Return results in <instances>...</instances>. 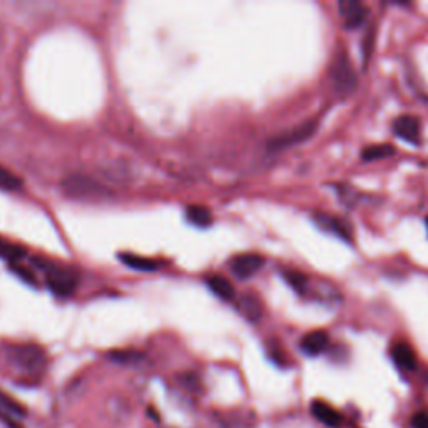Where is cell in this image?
<instances>
[{
	"label": "cell",
	"mask_w": 428,
	"mask_h": 428,
	"mask_svg": "<svg viewBox=\"0 0 428 428\" xmlns=\"http://www.w3.org/2000/svg\"><path fill=\"white\" fill-rule=\"evenodd\" d=\"M8 360L25 373L36 375L46 366V353L36 345H19L8 352Z\"/></svg>",
	"instance_id": "obj_1"
},
{
	"label": "cell",
	"mask_w": 428,
	"mask_h": 428,
	"mask_svg": "<svg viewBox=\"0 0 428 428\" xmlns=\"http://www.w3.org/2000/svg\"><path fill=\"white\" fill-rule=\"evenodd\" d=\"M331 81H333V87L336 93L342 95L352 94L358 86L356 72L353 71L350 59L347 55H340L335 60L333 67H331Z\"/></svg>",
	"instance_id": "obj_2"
},
{
	"label": "cell",
	"mask_w": 428,
	"mask_h": 428,
	"mask_svg": "<svg viewBox=\"0 0 428 428\" xmlns=\"http://www.w3.org/2000/svg\"><path fill=\"white\" fill-rule=\"evenodd\" d=\"M316 128H318L316 121L303 122V124L298 126V128L291 129L290 133H285V134H281V136L272 139V141L268 142V149L281 151V149H286V147H290V146H296V144L305 142L307 139L313 136Z\"/></svg>",
	"instance_id": "obj_3"
},
{
	"label": "cell",
	"mask_w": 428,
	"mask_h": 428,
	"mask_svg": "<svg viewBox=\"0 0 428 428\" xmlns=\"http://www.w3.org/2000/svg\"><path fill=\"white\" fill-rule=\"evenodd\" d=\"M47 286L58 296H69L76 291L77 276L76 273L71 272L69 268L51 266V268L47 269Z\"/></svg>",
	"instance_id": "obj_4"
},
{
	"label": "cell",
	"mask_w": 428,
	"mask_h": 428,
	"mask_svg": "<svg viewBox=\"0 0 428 428\" xmlns=\"http://www.w3.org/2000/svg\"><path fill=\"white\" fill-rule=\"evenodd\" d=\"M263 265H265L263 256L256 255V253H244V255H238L231 260L229 268L236 276L246 279L260 272V269L263 268Z\"/></svg>",
	"instance_id": "obj_5"
},
{
	"label": "cell",
	"mask_w": 428,
	"mask_h": 428,
	"mask_svg": "<svg viewBox=\"0 0 428 428\" xmlns=\"http://www.w3.org/2000/svg\"><path fill=\"white\" fill-rule=\"evenodd\" d=\"M340 14L345 19V27L347 29H356L363 24L366 17H368V8L358 0H342L338 4Z\"/></svg>",
	"instance_id": "obj_6"
},
{
	"label": "cell",
	"mask_w": 428,
	"mask_h": 428,
	"mask_svg": "<svg viewBox=\"0 0 428 428\" xmlns=\"http://www.w3.org/2000/svg\"><path fill=\"white\" fill-rule=\"evenodd\" d=\"M420 121L415 116H400L393 122V133H395V136L410 144H418V141H420Z\"/></svg>",
	"instance_id": "obj_7"
},
{
	"label": "cell",
	"mask_w": 428,
	"mask_h": 428,
	"mask_svg": "<svg viewBox=\"0 0 428 428\" xmlns=\"http://www.w3.org/2000/svg\"><path fill=\"white\" fill-rule=\"evenodd\" d=\"M64 189L76 198H91L100 193V186L95 185L93 179L84 176H72L64 181Z\"/></svg>",
	"instance_id": "obj_8"
},
{
	"label": "cell",
	"mask_w": 428,
	"mask_h": 428,
	"mask_svg": "<svg viewBox=\"0 0 428 428\" xmlns=\"http://www.w3.org/2000/svg\"><path fill=\"white\" fill-rule=\"evenodd\" d=\"M328 343H330L328 333H326V331L316 330V331H312V333L305 335L303 340H301L300 347H301V350H303V353H307V355L316 356L328 348Z\"/></svg>",
	"instance_id": "obj_9"
},
{
	"label": "cell",
	"mask_w": 428,
	"mask_h": 428,
	"mask_svg": "<svg viewBox=\"0 0 428 428\" xmlns=\"http://www.w3.org/2000/svg\"><path fill=\"white\" fill-rule=\"evenodd\" d=\"M312 413L313 417L316 418L318 422L325 423L326 427H331V428H340L342 427V415H340L336 410L331 407V405L325 403V401L321 400H316L313 401L312 403Z\"/></svg>",
	"instance_id": "obj_10"
},
{
	"label": "cell",
	"mask_w": 428,
	"mask_h": 428,
	"mask_svg": "<svg viewBox=\"0 0 428 428\" xmlns=\"http://www.w3.org/2000/svg\"><path fill=\"white\" fill-rule=\"evenodd\" d=\"M392 358L395 365L401 370H415L417 368V355L408 343H396L392 348Z\"/></svg>",
	"instance_id": "obj_11"
},
{
	"label": "cell",
	"mask_w": 428,
	"mask_h": 428,
	"mask_svg": "<svg viewBox=\"0 0 428 428\" xmlns=\"http://www.w3.org/2000/svg\"><path fill=\"white\" fill-rule=\"evenodd\" d=\"M206 283L218 298H221L225 301L234 300V295H236L234 288L225 276H221V274H211V276L206 279Z\"/></svg>",
	"instance_id": "obj_12"
},
{
	"label": "cell",
	"mask_w": 428,
	"mask_h": 428,
	"mask_svg": "<svg viewBox=\"0 0 428 428\" xmlns=\"http://www.w3.org/2000/svg\"><path fill=\"white\" fill-rule=\"evenodd\" d=\"M186 218L191 225L199 226V228H208V226L213 222L211 211L204 206H198V204L186 209Z\"/></svg>",
	"instance_id": "obj_13"
},
{
	"label": "cell",
	"mask_w": 428,
	"mask_h": 428,
	"mask_svg": "<svg viewBox=\"0 0 428 428\" xmlns=\"http://www.w3.org/2000/svg\"><path fill=\"white\" fill-rule=\"evenodd\" d=\"M119 258L126 266L138 269V272H156L157 269V263L149 258H141L138 255H131V253H122Z\"/></svg>",
	"instance_id": "obj_14"
},
{
	"label": "cell",
	"mask_w": 428,
	"mask_h": 428,
	"mask_svg": "<svg viewBox=\"0 0 428 428\" xmlns=\"http://www.w3.org/2000/svg\"><path fill=\"white\" fill-rule=\"evenodd\" d=\"M24 256H25V248H22L20 244H15L0 238V258H2V260H7L8 263L15 265V261H19L20 258Z\"/></svg>",
	"instance_id": "obj_15"
},
{
	"label": "cell",
	"mask_w": 428,
	"mask_h": 428,
	"mask_svg": "<svg viewBox=\"0 0 428 428\" xmlns=\"http://www.w3.org/2000/svg\"><path fill=\"white\" fill-rule=\"evenodd\" d=\"M239 309H241V313L248 318V320H251V321L260 320L261 303L256 296H253V295L243 296L241 301H239Z\"/></svg>",
	"instance_id": "obj_16"
},
{
	"label": "cell",
	"mask_w": 428,
	"mask_h": 428,
	"mask_svg": "<svg viewBox=\"0 0 428 428\" xmlns=\"http://www.w3.org/2000/svg\"><path fill=\"white\" fill-rule=\"evenodd\" d=\"M393 152H395V147L392 144H375V146H368L361 152V159L370 163V161H378L383 159V157L392 156Z\"/></svg>",
	"instance_id": "obj_17"
},
{
	"label": "cell",
	"mask_w": 428,
	"mask_h": 428,
	"mask_svg": "<svg viewBox=\"0 0 428 428\" xmlns=\"http://www.w3.org/2000/svg\"><path fill=\"white\" fill-rule=\"evenodd\" d=\"M316 220H318V222H320L321 228L331 229L336 236H342V238L348 239V226L345 225L343 221L336 220V218H330V216H326V214H321V213H318Z\"/></svg>",
	"instance_id": "obj_18"
},
{
	"label": "cell",
	"mask_w": 428,
	"mask_h": 428,
	"mask_svg": "<svg viewBox=\"0 0 428 428\" xmlns=\"http://www.w3.org/2000/svg\"><path fill=\"white\" fill-rule=\"evenodd\" d=\"M22 186V179L19 176H15L11 169L4 168L0 164V189L2 191H17L20 189Z\"/></svg>",
	"instance_id": "obj_19"
},
{
	"label": "cell",
	"mask_w": 428,
	"mask_h": 428,
	"mask_svg": "<svg viewBox=\"0 0 428 428\" xmlns=\"http://www.w3.org/2000/svg\"><path fill=\"white\" fill-rule=\"evenodd\" d=\"M283 276H285L286 283L295 291L303 293L305 288H307L308 279H307V276H305L303 273H300V272H285V273H283Z\"/></svg>",
	"instance_id": "obj_20"
},
{
	"label": "cell",
	"mask_w": 428,
	"mask_h": 428,
	"mask_svg": "<svg viewBox=\"0 0 428 428\" xmlns=\"http://www.w3.org/2000/svg\"><path fill=\"white\" fill-rule=\"evenodd\" d=\"M0 408L4 410V412L8 413H15V415H25V410L19 401L12 399V396H8L7 393L0 392Z\"/></svg>",
	"instance_id": "obj_21"
},
{
	"label": "cell",
	"mask_w": 428,
	"mask_h": 428,
	"mask_svg": "<svg viewBox=\"0 0 428 428\" xmlns=\"http://www.w3.org/2000/svg\"><path fill=\"white\" fill-rule=\"evenodd\" d=\"M112 360L119 361V363H134V361L141 360V355L136 352H114L111 353Z\"/></svg>",
	"instance_id": "obj_22"
},
{
	"label": "cell",
	"mask_w": 428,
	"mask_h": 428,
	"mask_svg": "<svg viewBox=\"0 0 428 428\" xmlns=\"http://www.w3.org/2000/svg\"><path fill=\"white\" fill-rule=\"evenodd\" d=\"M12 272H14L17 276H22L27 283H32V285H36V276H34L32 273H29V269L22 268V266L12 265Z\"/></svg>",
	"instance_id": "obj_23"
},
{
	"label": "cell",
	"mask_w": 428,
	"mask_h": 428,
	"mask_svg": "<svg viewBox=\"0 0 428 428\" xmlns=\"http://www.w3.org/2000/svg\"><path fill=\"white\" fill-rule=\"evenodd\" d=\"M413 428H428V413H417L412 420Z\"/></svg>",
	"instance_id": "obj_24"
},
{
	"label": "cell",
	"mask_w": 428,
	"mask_h": 428,
	"mask_svg": "<svg viewBox=\"0 0 428 428\" xmlns=\"http://www.w3.org/2000/svg\"><path fill=\"white\" fill-rule=\"evenodd\" d=\"M4 44V29H2V24H0V47H2Z\"/></svg>",
	"instance_id": "obj_25"
},
{
	"label": "cell",
	"mask_w": 428,
	"mask_h": 428,
	"mask_svg": "<svg viewBox=\"0 0 428 428\" xmlns=\"http://www.w3.org/2000/svg\"><path fill=\"white\" fill-rule=\"evenodd\" d=\"M425 222H427V231H428V218H427V221H425Z\"/></svg>",
	"instance_id": "obj_26"
}]
</instances>
